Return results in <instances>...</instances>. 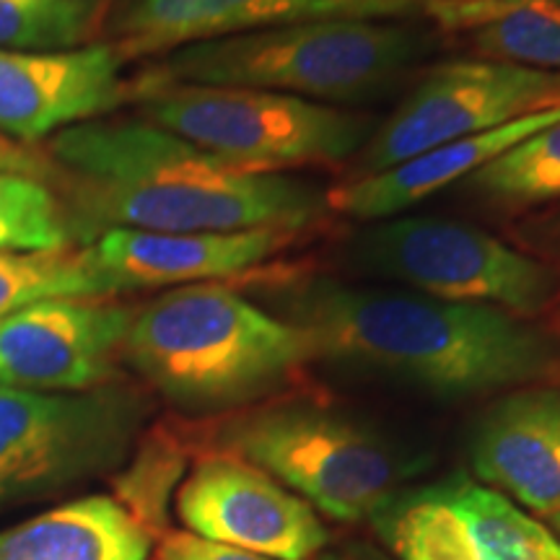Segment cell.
<instances>
[{"label": "cell", "mask_w": 560, "mask_h": 560, "mask_svg": "<svg viewBox=\"0 0 560 560\" xmlns=\"http://www.w3.org/2000/svg\"><path fill=\"white\" fill-rule=\"evenodd\" d=\"M255 283L268 312L304 332L314 361L439 400L560 382V332L511 312L304 272L272 270Z\"/></svg>", "instance_id": "cell-1"}, {"label": "cell", "mask_w": 560, "mask_h": 560, "mask_svg": "<svg viewBox=\"0 0 560 560\" xmlns=\"http://www.w3.org/2000/svg\"><path fill=\"white\" fill-rule=\"evenodd\" d=\"M45 153L75 247L112 229L306 231L330 213L314 182L240 172L140 117L81 122L45 140Z\"/></svg>", "instance_id": "cell-2"}, {"label": "cell", "mask_w": 560, "mask_h": 560, "mask_svg": "<svg viewBox=\"0 0 560 560\" xmlns=\"http://www.w3.org/2000/svg\"><path fill=\"white\" fill-rule=\"evenodd\" d=\"M122 359L187 416L285 395L314 361L304 332L223 280L177 285L136 310Z\"/></svg>", "instance_id": "cell-3"}, {"label": "cell", "mask_w": 560, "mask_h": 560, "mask_svg": "<svg viewBox=\"0 0 560 560\" xmlns=\"http://www.w3.org/2000/svg\"><path fill=\"white\" fill-rule=\"evenodd\" d=\"M425 47L423 34L384 21H299L185 47L138 79L278 91L335 107L382 94Z\"/></svg>", "instance_id": "cell-4"}, {"label": "cell", "mask_w": 560, "mask_h": 560, "mask_svg": "<svg viewBox=\"0 0 560 560\" xmlns=\"http://www.w3.org/2000/svg\"><path fill=\"white\" fill-rule=\"evenodd\" d=\"M208 439L213 452L247 459L338 522L371 520L412 472L408 457L353 412L296 392L229 412Z\"/></svg>", "instance_id": "cell-5"}, {"label": "cell", "mask_w": 560, "mask_h": 560, "mask_svg": "<svg viewBox=\"0 0 560 560\" xmlns=\"http://www.w3.org/2000/svg\"><path fill=\"white\" fill-rule=\"evenodd\" d=\"M130 86L140 120L249 174L340 164L374 132L369 117L278 91L143 79Z\"/></svg>", "instance_id": "cell-6"}, {"label": "cell", "mask_w": 560, "mask_h": 560, "mask_svg": "<svg viewBox=\"0 0 560 560\" xmlns=\"http://www.w3.org/2000/svg\"><path fill=\"white\" fill-rule=\"evenodd\" d=\"M348 260L366 276L459 304L532 319L560 301V268L509 247L472 223L441 215L371 221L348 240Z\"/></svg>", "instance_id": "cell-7"}, {"label": "cell", "mask_w": 560, "mask_h": 560, "mask_svg": "<svg viewBox=\"0 0 560 560\" xmlns=\"http://www.w3.org/2000/svg\"><path fill=\"white\" fill-rule=\"evenodd\" d=\"M556 107L560 73L482 58L441 62L371 132L348 179L369 177L450 140L480 136Z\"/></svg>", "instance_id": "cell-8"}, {"label": "cell", "mask_w": 560, "mask_h": 560, "mask_svg": "<svg viewBox=\"0 0 560 560\" xmlns=\"http://www.w3.org/2000/svg\"><path fill=\"white\" fill-rule=\"evenodd\" d=\"M143 405L120 389L0 387V501L60 488L128 452Z\"/></svg>", "instance_id": "cell-9"}, {"label": "cell", "mask_w": 560, "mask_h": 560, "mask_svg": "<svg viewBox=\"0 0 560 560\" xmlns=\"http://www.w3.org/2000/svg\"><path fill=\"white\" fill-rule=\"evenodd\" d=\"M397 560H560V540L470 475L400 488L371 516Z\"/></svg>", "instance_id": "cell-10"}, {"label": "cell", "mask_w": 560, "mask_h": 560, "mask_svg": "<svg viewBox=\"0 0 560 560\" xmlns=\"http://www.w3.org/2000/svg\"><path fill=\"white\" fill-rule=\"evenodd\" d=\"M187 532L272 560H312L330 545L304 499L247 459L213 452L195 462L177 493Z\"/></svg>", "instance_id": "cell-11"}, {"label": "cell", "mask_w": 560, "mask_h": 560, "mask_svg": "<svg viewBox=\"0 0 560 560\" xmlns=\"http://www.w3.org/2000/svg\"><path fill=\"white\" fill-rule=\"evenodd\" d=\"M132 306L47 299L0 319V387L89 392L115 374Z\"/></svg>", "instance_id": "cell-12"}, {"label": "cell", "mask_w": 560, "mask_h": 560, "mask_svg": "<svg viewBox=\"0 0 560 560\" xmlns=\"http://www.w3.org/2000/svg\"><path fill=\"white\" fill-rule=\"evenodd\" d=\"M304 231L249 229L226 234H164L112 229L81 247L94 299L120 293L177 289L190 283L242 278L280 252L291 249Z\"/></svg>", "instance_id": "cell-13"}, {"label": "cell", "mask_w": 560, "mask_h": 560, "mask_svg": "<svg viewBox=\"0 0 560 560\" xmlns=\"http://www.w3.org/2000/svg\"><path fill=\"white\" fill-rule=\"evenodd\" d=\"M122 66L112 42L52 52L0 50V132L34 145L100 120L130 102Z\"/></svg>", "instance_id": "cell-14"}, {"label": "cell", "mask_w": 560, "mask_h": 560, "mask_svg": "<svg viewBox=\"0 0 560 560\" xmlns=\"http://www.w3.org/2000/svg\"><path fill=\"white\" fill-rule=\"evenodd\" d=\"M416 0H130L117 19L115 45L122 62L166 55L265 30L322 19L400 16L412 13Z\"/></svg>", "instance_id": "cell-15"}, {"label": "cell", "mask_w": 560, "mask_h": 560, "mask_svg": "<svg viewBox=\"0 0 560 560\" xmlns=\"http://www.w3.org/2000/svg\"><path fill=\"white\" fill-rule=\"evenodd\" d=\"M475 480L540 516L560 514V382L503 392L472 429Z\"/></svg>", "instance_id": "cell-16"}, {"label": "cell", "mask_w": 560, "mask_h": 560, "mask_svg": "<svg viewBox=\"0 0 560 560\" xmlns=\"http://www.w3.org/2000/svg\"><path fill=\"white\" fill-rule=\"evenodd\" d=\"M556 120H560V107L537 112V115L522 117V120L501 125V128L480 132V136L450 140V143L418 153V156L384 172L361 179H346L342 185L327 190V206H330V213L348 215L355 221L371 223L395 219L431 195L459 185L462 179L482 170L488 161L499 159L501 153L514 149L524 138L535 136Z\"/></svg>", "instance_id": "cell-17"}, {"label": "cell", "mask_w": 560, "mask_h": 560, "mask_svg": "<svg viewBox=\"0 0 560 560\" xmlns=\"http://www.w3.org/2000/svg\"><path fill=\"white\" fill-rule=\"evenodd\" d=\"M151 532L120 501L89 495L0 532V560H145Z\"/></svg>", "instance_id": "cell-18"}, {"label": "cell", "mask_w": 560, "mask_h": 560, "mask_svg": "<svg viewBox=\"0 0 560 560\" xmlns=\"http://www.w3.org/2000/svg\"><path fill=\"white\" fill-rule=\"evenodd\" d=\"M425 16L452 32H465L482 60L511 62L560 73V0H425Z\"/></svg>", "instance_id": "cell-19"}, {"label": "cell", "mask_w": 560, "mask_h": 560, "mask_svg": "<svg viewBox=\"0 0 560 560\" xmlns=\"http://www.w3.org/2000/svg\"><path fill=\"white\" fill-rule=\"evenodd\" d=\"M480 200L527 208L560 200V120L524 138L465 179Z\"/></svg>", "instance_id": "cell-20"}, {"label": "cell", "mask_w": 560, "mask_h": 560, "mask_svg": "<svg viewBox=\"0 0 560 560\" xmlns=\"http://www.w3.org/2000/svg\"><path fill=\"white\" fill-rule=\"evenodd\" d=\"M75 247L66 208L47 182L0 174V255Z\"/></svg>", "instance_id": "cell-21"}, {"label": "cell", "mask_w": 560, "mask_h": 560, "mask_svg": "<svg viewBox=\"0 0 560 560\" xmlns=\"http://www.w3.org/2000/svg\"><path fill=\"white\" fill-rule=\"evenodd\" d=\"M47 299H94L81 247L0 255V319Z\"/></svg>", "instance_id": "cell-22"}, {"label": "cell", "mask_w": 560, "mask_h": 560, "mask_svg": "<svg viewBox=\"0 0 560 560\" xmlns=\"http://www.w3.org/2000/svg\"><path fill=\"white\" fill-rule=\"evenodd\" d=\"M94 16L91 0H0V50L83 47L94 32Z\"/></svg>", "instance_id": "cell-23"}, {"label": "cell", "mask_w": 560, "mask_h": 560, "mask_svg": "<svg viewBox=\"0 0 560 560\" xmlns=\"http://www.w3.org/2000/svg\"><path fill=\"white\" fill-rule=\"evenodd\" d=\"M187 450L174 431H153L122 480V506L153 535L164 520V501L185 467Z\"/></svg>", "instance_id": "cell-24"}, {"label": "cell", "mask_w": 560, "mask_h": 560, "mask_svg": "<svg viewBox=\"0 0 560 560\" xmlns=\"http://www.w3.org/2000/svg\"><path fill=\"white\" fill-rule=\"evenodd\" d=\"M156 560H272L257 552L231 548L206 537L192 535V532H164L161 535Z\"/></svg>", "instance_id": "cell-25"}, {"label": "cell", "mask_w": 560, "mask_h": 560, "mask_svg": "<svg viewBox=\"0 0 560 560\" xmlns=\"http://www.w3.org/2000/svg\"><path fill=\"white\" fill-rule=\"evenodd\" d=\"M0 174H21V177L47 182V185H55L58 179V170L47 159L45 149L24 145L19 140L5 138L3 132H0Z\"/></svg>", "instance_id": "cell-26"}, {"label": "cell", "mask_w": 560, "mask_h": 560, "mask_svg": "<svg viewBox=\"0 0 560 560\" xmlns=\"http://www.w3.org/2000/svg\"><path fill=\"white\" fill-rule=\"evenodd\" d=\"M322 560H395V558H389L387 552L382 550H374L371 545H353V548L332 552V556H325Z\"/></svg>", "instance_id": "cell-27"}, {"label": "cell", "mask_w": 560, "mask_h": 560, "mask_svg": "<svg viewBox=\"0 0 560 560\" xmlns=\"http://www.w3.org/2000/svg\"><path fill=\"white\" fill-rule=\"evenodd\" d=\"M550 529L552 532H556V537H558V540H560V514H556V516H550Z\"/></svg>", "instance_id": "cell-28"}, {"label": "cell", "mask_w": 560, "mask_h": 560, "mask_svg": "<svg viewBox=\"0 0 560 560\" xmlns=\"http://www.w3.org/2000/svg\"><path fill=\"white\" fill-rule=\"evenodd\" d=\"M493 3H503V5H511V3H524V0H493Z\"/></svg>", "instance_id": "cell-29"}, {"label": "cell", "mask_w": 560, "mask_h": 560, "mask_svg": "<svg viewBox=\"0 0 560 560\" xmlns=\"http://www.w3.org/2000/svg\"><path fill=\"white\" fill-rule=\"evenodd\" d=\"M558 304H560V301H558Z\"/></svg>", "instance_id": "cell-30"}]
</instances>
